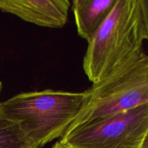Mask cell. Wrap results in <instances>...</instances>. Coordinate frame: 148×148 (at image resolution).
Returning <instances> with one entry per match:
<instances>
[{"mask_svg": "<svg viewBox=\"0 0 148 148\" xmlns=\"http://www.w3.org/2000/svg\"><path fill=\"white\" fill-rule=\"evenodd\" d=\"M85 92L48 89L0 102V118L14 123L35 148L62 137L80 112Z\"/></svg>", "mask_w": 148, "mask_h": 148, "instance_id": "6da1fadb", "label": "cell"}, {"mask_svg": "<svg viewBox=\"0 0 148 148\" xmlns=\"http://www.w3.org/2000/svg\"><path fill=\"white\" fill-rule=\"evenodd\" d=\"M145 40L138 0H117L88 43L83 69L92 84L108 76L143 51Z\"/></svg>", "mask_w": 148, "mask_h": 148, "instance_id": "7a4b0ae2", "label": "cell"}, {"mask_svg": "<svg viewBox=\"0 0 148 148\" xmlns=\"http://www.w3.org/2000/svg\"><path fill=\"white\" fill-rule=\"evenodd\" d=\"M85 92L82 109L64 134L94 120L147 103L148 55L142 51Z\"/></svg>", "mask_w": 148, "mask_h": 148, "instance_id": "3957f363", "label": "cell"}, {"mask_svg": "<svg viewBox=\"0 0 148 148\" xmlns=\"http://www.w3.org/2000/svg\"><path fill=\"white\" fill-rule=\"evenodd\" d=\"M148 132V103L77 127L59 140L72 148H141Z\"/></svg>", "mask_w": 148, "mask_h": 148, "instance_id": "277c9868", "label": "cell"}, {"mask_svg": "<svg viewBox=\"0 0 148 148\" xmlns=\"http://www.w3.org/2000/svg\"><path fill=\"white\" fill-rule=\"evenodd\" d=\"M69 0H0V10L36 25L61 28L68 20Z\"/></svg>", "mask_w": 148, "mask_h": 148, "instance_id": "5b68a950", "label": "cell"}, {"mask_svg": "<svg viewBox=\"0 0 148 148\" xmlns=\"http://www.w3.org/2000/svg\"><path fill=\"white\" fill-rule=\"evenodd\" d=\"M117 0H73L72 10L79 36L89 43L114 9Z\"/></svg>", "mask_w": 148, "mask_h": 148, "instance_id": "8992f818", "label": "cell"}, {"mask_svg": "<svg viewBox=\"0 0 148 148\" xmlns=\"http://www.w3.org/2000/svg\"><path fill=\"white\" fill-rule=\"evenodd\" d=\"M0 148H35L14 123L0 118Z\"/></svg>", "mask_w": 148, "mask_h": 148, "instance_id": "52a82bcc", "label": "cell"}, {"mask_svg": "<svg viewBox=\"0 0 148 148\" xmlns=\"http://www.w3.org/2000/svg\"><path fill=\"white\" fill-rule=\"evenodd\" d=\"M145 40H148V0H138Z\"/></svg>", "mask_w": 148, "mask_h": 148, "instance_id": "ba28073f", "label": "cell"}, {"mask_svg": "<svg viewBox=\"0 0 148 148\" xmlns=\"http://www.w3.org/2000/svg\"><path fill=\"white\" fill-rule=\"evenodd\" d=\"M52 148H72V147H69V146H66L65 145L62 144V143L59 141L53 145V146L52 147Z\"/></svg>", "mask_w": 148, "mask_h": 148, "instance_id": "9c48e42d", "label": "cell"}, {"mask_svg": "<svg viewBox=\"0 0 148 148\" xmlns=\"http://www.w3.org/2000/svg\"><path fill=\"white\" fill-rule=\"evenodd\" d=\"M141 148H148V132L147 133V135H146L145 138L144 142H143V144L142 145Z\"/></svg>", "mask_w": 148, "mask_h": 148, "instance_id": "30bf717a", "label": "cell"}, {"mask_svg": "<svg viewBox=\"0 0 148 148\" xmlns=\"http://www.w3.org/2000/svg\"><path fill=\"white\" fill-rule=\"evenodd\" d=\"M1 82H0V91H1Z\"/></svg>", "mask_w": 148, "mask_h": 148, "instance_id": "8fae6325", "label": "cell"}]
</instances>
